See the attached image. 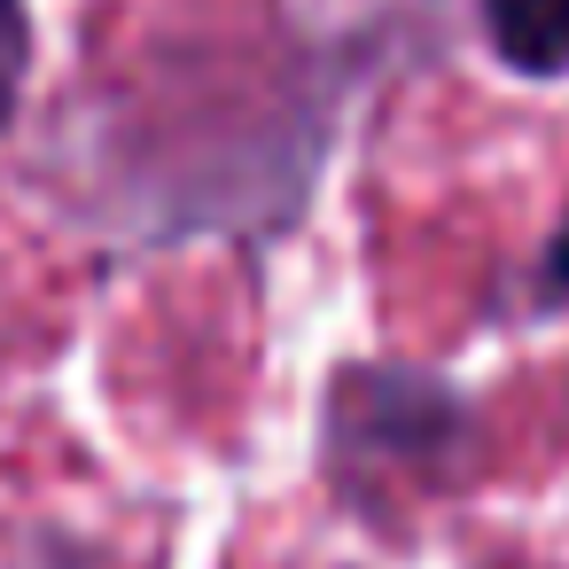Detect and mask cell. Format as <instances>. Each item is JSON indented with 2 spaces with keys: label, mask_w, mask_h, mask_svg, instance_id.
Returning <instances> with one entry per match:
<instances>
[{
  "label": "cell",
  "mask_w": 569,
  "mask_h": 569,
  "mask_svg": "<svg viewBox=\"0 0 569 569\" xmlns=\"http://www.w3.org/2000/svg\"><path fill=\"white\" fill-rule=\"evenodd\" d=\"M561 305H569V211H561V227L546 234L538 281H530V312H561Z\"/></svg>",
  "instance_id": "obj_5"
},
{
  "label": "cell",
  "mask_w": 569,
  "mask_h": 569,
  "mask_svg": "<svg viewBox=\"0 0 569 569\" xmlns=\"http://www.w3.org/2000/svg\"><path fill=\"white\" fill-rule=\"evenodd\" d=\"M468 445V406L452 382L421 367H343L328 382V468L367 491L382 483H429Z\"/></svg>",
  "instance_id": "obj_1"
},
{
  "label": "cell",
  "mask_w": 569,
  "mask_h": 569,
  "mask_svg": "<svg viewBox=\"0 0 569 569\" xmlns=\"http://www.w3.org/2000/svg\"><path fill=\"white\" fill-rule=\"evenodd\" d=\"M24 71H32V17H24V0H0V133L17 118Z\"/></svg>",
  "instance_id": "obj_3"
},
{
  "label": "cell",
  "mask_w": 569,
  "mask_h": 569,
  "mask_svg": "<svg viewBox=\"0 0 569 569\" xmlns=\"http://www.w3.org/2000/svg\"><path fill=\"white\" fill-rule=\"evenodd\" d=\"M0 569H87V553L56 530H0Z\"/></svg>",
  "instance_id": "obj_4"
},
{
  "label": "cell",
  "mask_w": 569,
  "mask_h": 569,
  "mask_svg": "<svg viewBox=\"0 0 569 569\" xmlns=\"http://www.w3.org/2000/svg\"><path fill=\"white\" fill-rule=\"evenodd\" d=\"M483 40L515 79H569V0H483Z\"/></svg>",
  "instance_id": "obj_2"
}]
</instances>
